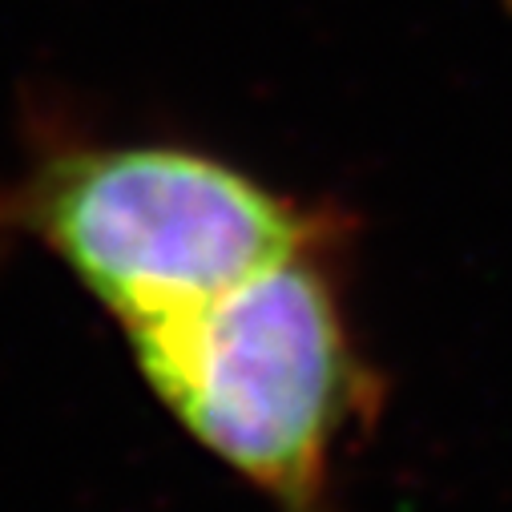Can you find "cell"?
Returning a JSON list of instances; mask_svg holds the SVG:
<instances>
[{
  "label": "cell",
  "mask_w": 512,
  "mask_h": 512,
  "mask_svg": "<svg viewBox=\"0 0 512 512\" xmlns=\"http://www.w3.org/2000/svg\"><path fill=\"white\" fill-rule=\"evenodd\" d=\"M0 234L130 331L327 242V218L202 146L57 142L0 190Z\"/></svg>",
  "instance_id": "obj_2"
},
{
  "label": "cell",
  "mask_w": 512,
  "mask_h": 512,
  "mask_svg": "<svg viewBox=\"0 0 512 512\" xmlns=\"http://www.w3.org/2000/svg\"><path fill=\"white\" fill-rule=\"evenodd\" d=\"M323 250L121 331L158 404L279 512H327L335 460L375 404Z\"/></svg>",
  "instance_id": "obj_1"
}]
</instances>
